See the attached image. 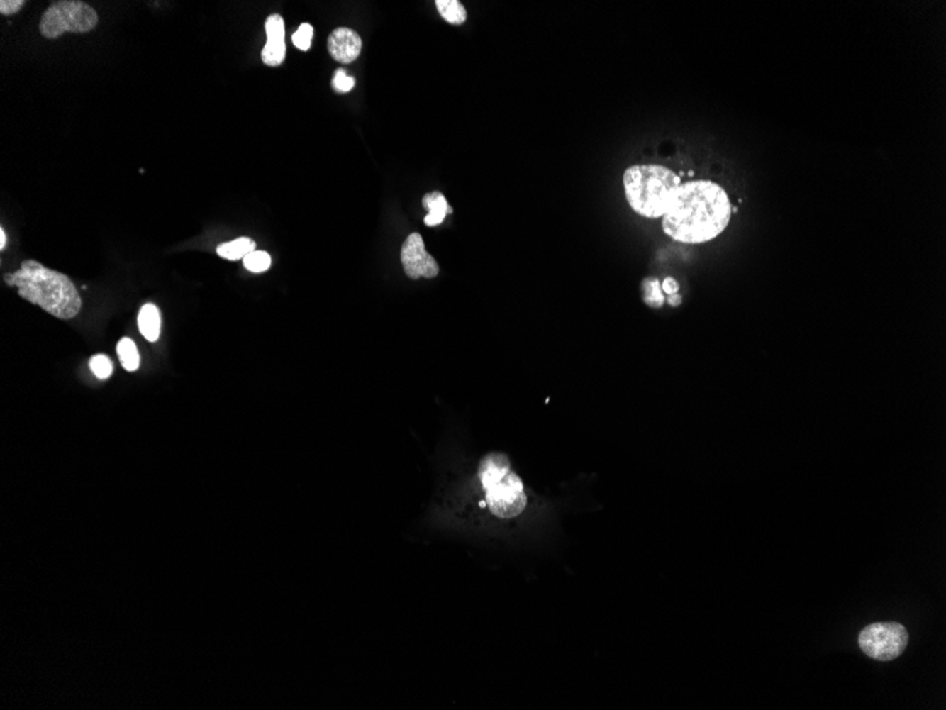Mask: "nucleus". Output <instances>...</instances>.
<instances>
[{
	"instance_id": "obj_1",
	"label": "nucleus",
	"mask_w": 946,
	"mask_h": 710,
	"mask_svg": "<svg viewBox=\"0 0 946 710\" xmlns=\"http://www.w3.org/2000/svg\"><path fill=\"white\" fill-rule=\"evenodd\" d=\"M731 216L733 206L723 186L711 180H693L679 186L670 209L662 217V227L677 243L703 244L723 234Z\"/></svg>"
},
{
	"instance_id": "obj_2",
	"label": "nucleus",
	"mask_w": 946,
	"mask_h": 710,
	"mask_svg": "<svg viewBox=\"0 0 946 710\" xmlns=\"http://www.w3.org/2000/svg\"><path fill=\"white\" fill-rule=\"evenodd\" d=\"M4 282L17 287L18 295L60 319H72L81 311V296L72 281L34 260L21 262L20 270L4 275Z\"/></svg>"
},
{
	"instance_id": "obj_3",
	"label": "nucleus",
	"mask_w": 946,
	"mask_h": 710,
	"mask_svg": "<svg viewBox=\"0 0 946 710\" xmlns=\"http://www.w3.org/2000/svg\"><path fill=\"white\" fill-rule=\"evenodd\" d=\"M680 184V177L662 165H633L623 173L626 200L635 213L646 218H662Z\"/></svg>"
},
{
	"instance_id": "obj_4",
	"label": "nucleus",
	"mask_w": 946,
	"mask_h": 710,
	"mask_svg": "<svg viewBox=\"0 0 946 710\" xmlns=\"http://www.w3.org/2000/svg\"><path fill=\"white\" fill-rule=\"evenodd\" d=\"M477 478L484 491L486 505L500 519H513L527 506V495L521 478L511 470L503 453L486 454L477 467Z\"/></svg>"
},
{
	"instance_id": "obj_5",
	"label": "nucleus",
	"mask_w": 946,
	"mask_h": 710,
	"mask_svg": "<svg viewBox=\"0 0 946 710\" xmlns=\"http://www.w3.org/2000/svg\"><path fill=\"white\" fill-rule=\"evenodd\" d=\"M98 13L78 0L52 3L41 16L40 33L45 38H58L64 33H87L96 27Z\"/></svg>"
},
{
	"instance_id": "obj_6",
	"label": "nucleus",
	"mask_w": 946,
	"mask_h": 710,
	"mask_svg": "<svg viewBox=\"0 0 946 710\" xmlns=\"http://www.w3.org/2000/svg\"><path fill=\"white\" fill-rule=\"evenodd\" d=\"M862 651L872 660L887 662L898 658L908 645V633L898 623H876L859 636Z\"/></svg>"
},
{
	"instance_id": "obj_7",
	"label": "nucleus",
	"mask_w": 946,
	"mask_h": 710,
	"mask_svg": "<svg viewBox=\"0 0 946 710\" xmlns=\"http://www.w3.org/2000/svg\"><path fill=\"white\" fill-rule=\"evenodd\" d=\"M403 268L411 279L435 278L440 274V265L435 258L427 253L421 234L413 233L401 247Z\"/></svg>"
},
{
	"instance_id": "obj_8",
	"label": "nucleus",
	"mask_w": 946,
	"mask_h": 710,
	"mask_svg": "<svg viewBox=\"0 0 946 710\" xmlns=\"http://www.w3.org/2000/svg\"><path fill=\"white\" fill-rule=\"evenodd\" d=\"M267 31V44L262 48L261 58L264 64L269 67H277L282 64L286 55L285 45V23L282 16L271 14L265 21Z\"/></svg>"
},
{
	"instance_id": "obj_9",
	"label": "nucleus",
	"mask_w": 946,
	"mask_h": 710,
	"mask_svg": "<svg viewBox=\"0 0 946 710\" xmlns=\"http://www.w3.org/2000/svg\"><path fill=\"white\" fill-rule=\"evenodd\" d=\"M362 38L360 35L347 27H340L332 31L328 40V48L330 55L339 62H352L355 61L362 51Z\"/></svg>"
},
{
	"instance_id": "obj_10",
	"label": "nucleus",
	"mask_w": 946,
	"mask_h": 710,
	"mask_svg": "<svg viewBox=\"0 0 946 710\" xmlns=\"http://www.w3.org/2000/svg\"><path fill=\"white\" fill-rule=\"evenodd\" d=\"M423 206L428 211L427 217L424 218L428 227H435L441 224L445 220V217L452 213L451 206L448 204L444 194L440 192H431L425 194L423 199Z\"/></svg>"
},
{
	"instance_id": "obj_11",
	"label": "nucleus",
	"mask_w": 946,
	"mask_h": 710,
	"mask_svg": "<svg viewBox=\"0 0 946 710\" xmlns=\"http://www.w3.org/2000/svg\"><path fill=\"white\" fill-rule=\"evenodd\" d=\"M138 326L140 333L149 342H156L160 335V312L153 304H146L140 308L138 316Z\"/></svg>"
},
{
	"instance_id": "obj_12",
	"label": "nucleus",
	"mask_w": 946,
	"mask_h": 710,
	"mask_svg": "<svg viewBox=\"0 0 946 710\" xmlns=\"http://www.w3.org/2000/svg\"><path fill=\"white\" fill-rule=\"evenodd\" d=\"M252 251H255V243L247 237H241L230 243H223L217 247V254L231 261L241 260Z\"/></svg>"
},
{
	"instance_id": "obj_13",
	"label": "nucleus",
	"mask_w": 946,
	"mask_h": 710,
	"mask_svg": "<svg viewBox=\"0 0 946 710\" xmlns=\"http://www.w3.org/2000/svg\"><path fill=\"white\" fill-rule=\"evenodd\" d=\"M437 9L444 20L451 24L461 26L467 21V9L458 0H437Z\"/></svg>"
},
{
	"instance_id": "obj_14",
	"label": "nucleus",
	"mask_w": 946,
	"mask_h": 710,
	"mask_svg": "<svg viewBox=\"0 0 946 710\" xmlns=\"http://www.w3.org/2000/svg\"><path fill=\"white\" fill-rule=\"evenodd\" d=\"M116 350H118V356H119V360L122 363V367H125L128 372L138 370L139 363H140V357H139L138 348H136V345L133 343L132 339H129V338L121 339L118 342Z\"/></svg>"
},
{
	"instance_id": "obj_15",
	"label": "nucleus",
	"mask_w": 946,
	"mask_h": 710,
	"mask_svg": "<svg viewBox=\"0 0 946 710\" xmlns=\"http://www.w3.org/2000/svg\"><path fill=\"white\" fill-rule=\"evenodd\" d=\"M643 289V301L646 305L650 308H660L664 304V295L662 289V284L656 278H646L642 284Z\"/></svg>"
},
{
	"instance_id": "obj_16",
	"label": "nucleus",
	"mask_w": 946,
	"mask_h": 710,
	"mask_svg": "<svg viewBox=\"0 0 946 710\" xmlns=\"http://www.w3.org/2000/svg\"><path fill=\"white\" fill-rule=\"evenodd\" d=\"M243 261L244 267L251 272H264L271 267V255L265 251H252Z\"/></svg>"
},
{
	"instance_id": "obj_17",
	"label": "nucleus",
	"mask_w": 946,
	"mask_h": 710,
	"mask_svg": "<svg viewBox=\"0 0 946 710\" xmlns=\"http://www.w3.org/2000/svg\"><path fill=\"white\" fill-rule=\"evenodd\" d=\"M89 367H91L92 373L101 380L108 379L113 372V365L111 362V359L105 355L92 356L91 360H89Z\"/></svg>"
},
{
	"instance_id": "obj_18",
	"label": "nucleus",
	"mask_w": 946,
	"mask_h": 710,
	"mask_svg": "<svg viewBox=\"0 0 946 710\" xmlns=\"http://www.w3.org/2000/svg\"><path fill=\"white\" fill-rule=\"evenodd\" d=\"M312 37H313V27L309 23H304L299 26V28L292 34V43L302 51H308L312 44Z\"/></svg>"
},
{
	"instance_id": "obj_19",
	"label": "nucleus",
	"mask_w": 946,
	"mask_h": 710,
	"mask_svg": "<svg viewBox=\"0 0 946 710\" xmlns=\"http://www.w3.org/2000/svg\"><path fill=\"white\" fill-rule=\"evenodd\" d=\"M332 87H333L335 91H338L340 94H346V92L352 91V88L355 87V78L349 77L346 74V71L340 68V70L336 71V74L332 79Z\"/></svg>"
},
{
	"instance_id": "obj_20",
	"label": "nucleus",
	"mask_w": 946,
	"mask_h": 710,
	"mask_svg": "<svg viewBox=\"0 0 946 710\" xmlns=\"http://www.w3.org/2000/svg\"><path fill=\"white\" fill-rule=\"evenodd\" d=\"M23 4H24L23 0H1L0 1V13L3 16L14 14L23 7Z\"/></svg>"
},
{
	"instance_id": "obj_21",
	"label": "nucleus",
	"mask_w": 946,
	"mask_h": 710,
	"mask_svg": "<svg viewBox=\"0 0 946 710\" xmlns=\"http://www.w3.org/2000/svg\"><path fill=\"white\" fill-rule=\"evenodd\" d=\"M662 289H663V292H666L667 295L677 294V291H679V282H677L674 278L669 277V278H666V279L663 281V284H662Z\"/></svg>"
},
{
	"instance_id": "obj_22",
	"label": "nucleus",
	"mask_w": 946,
	"mask_h": 710,
	"mask_svg": "<svg viewBox=\"0 0 946 710\" xmlns=\"http://www.w3.org/2000/svg\"><path fill=\"white\" fill-rule=\"evenodd\" d=\"M667 304H669L670 306H677V305L681 304V296H680L679 294L669 295V298H667Z\"/></svg>"
},
{
	"instance_id": "obj_23",
	"label": "nucleus",
	"mask_w": 946,
	"mask_h": 710,
	"mask_svg": "<svg viewBox=\"0 0 946 710\" xmlns=\"http://www.w3.org/2000/svg\"><path fill=\"white\" fill-rule=\"evenodd\" d=\"M6 244H7V237H6V233H4V230H3V228H0V250H4Z\"/></svg>"
}]
</instances>
